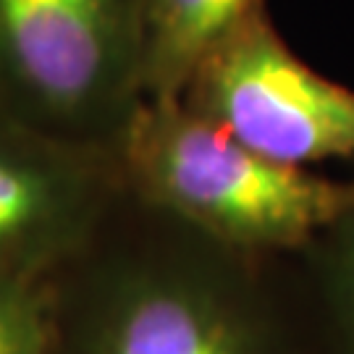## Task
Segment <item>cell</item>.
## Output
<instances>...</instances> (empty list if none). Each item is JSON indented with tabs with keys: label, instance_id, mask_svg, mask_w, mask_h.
Wrapping results in <instances>:
<instances>
[{
	"label": "cell",
	"instance_id": "1",
	"mask_svg": "<svg viewBox=\"0 0 354 354\" xmlns=\"http://www.w3.org/2000/svg\"><path fill=\"white\" fill-rule=\"evenodd\" d=\"M53 283V354H320L289 260L236 252L127 192Z\"/></svg>",
	"mask_w": 354,
	"mask_h": 354
},
{
	"label": "cell",
	"instance_id": "2",
	"mask_svg": "<svg viewBox=\"0 0 354 354\" xmlns=\"http://www.w3.org/2000/svg\"><path fill=\"white\" fill-rule=\"evenodd\" d=\"M115 158L124 189L231 250L291 260L354 203V178L286 168L178 100H145Z\"/></svg>",
	"mask_w": 354,
	"mask_h": 354
},
{
	"label": "cell",
	"instance_id": "3",
	"mask_svg": "<svg viewBox=\"0 0 354 354\" xmlns=\"http://www.w3.org/2000/svg\"><path fill=\"white\" fill-rule=\"evenodd\" d=\"M145 0H0V113L113 150L142 97Z\"/></svg>",
	"mask_w": 354,
	"mask_h": 354
},
{
	"label": "cell",
	"instance_id": "4",
	"mask_svg": "<svg viewBox=\"0 0 354 354\" xmlns=\"http://www.w3.org/2000/svg\"><path fill=\"white\" fill-rule=\"evenodd\" d=\"M176 100L286 168L354 163V89L291 50L266 0L252 3L205 50Z\"/></svg>",
	"mask_w": 354,
	"mask_h": 354
},
{
	"label": "cell",
	"instance_id": "5",
	"mask_svg": "<svg viewBox=\"0 0 354 354\" xmlns=\"http://www.w3.org/2000/svg\"><path fill=\"white\" fill-rule=\"evenodd\" d=\"M113 150L76 145L0 113V279H53L124 197Z\"/></svg>",
	"mask_w": 354,
	"mask_h": 354
},
{
	"label": "cell",
	"instance_id": "6",
	"mask_svg": "<svg viewBox=\"0 0 354 354\" xmlns=\"http://www.w3.org/2000/svg\"><path fill=\"white\" fill-rule=\"evenodd\" d=\"M257 0H145L142 97L176 100L205 50Z\"/></svg>",
	"mask_w": 354,
	"mask_h": 354
},
{
	"label": "cell",
	"instance_id": "7",
	"mask_svg": "<svg viewBox=\"0 0 354 354\" xmlns=\"http://www.w3.org/2000/svg\"><path fill=\"white\" fill-rule=\"evenodd\" d=\"M289 266L317 352L354 354V203Z\"/></svg>",
	"mask_w": 354,
	"mask_h": 354
},
{
	"label": "cell",
	"instance_id": "8",
	"mask_svg": "<svg viewBox=\"0 0 354 354\" xmlns=\"http://www.w3.org/2000/svg\"><path fill=\"white\" fill-rule=\"evenodd\" d=\"M55 352L53 279H0V354Z\"/></svg>",
	"mask_w": 354,
	"mask_h": 354
}]
</instances>
